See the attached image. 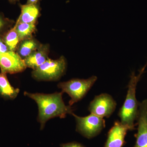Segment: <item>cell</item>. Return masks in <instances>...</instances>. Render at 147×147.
Masks as SVG:
<instances>
[{
  "label": "cell",
  "mask_w": 147,
  "mask_h": 147,
  "mask_svg": "<svg viewBox=\"0 0 147 147\" xmlns=\"http://www.w3.org/2000/svg\"><path fill=\"white\" fill-rule=\"evenodd\" d=\"M63 92L52 94L31 93L25 92L24 95L36 102L38 106V119L43 129L48 120L56 117L65 118L67 114L72 115L73 109L70 105H66L62 98Z\"/></svg>",
  "instance_id": "cell-1"
},
{
  "label": "cell",
  "mask_w": 147,
  "mask_h": 147,
  "mask_svg": "<svg viewBox=\"0 0 147 147\" xmlns=\"http://www.w3.org/2000/svg\"><path fill=\"white\" fill-rule=\"evenodd\" d=\"M147 65H145L138 75L134 72L131 74L126 98L118 113L121 122L130 127L131 130L134 129V121L137 120L139 110V103L136 97L137 84Z\"/></svg>",
  "instance_id": "cell-2"
},
{
  "label": "cell",
  "mask_w": 147,
  "mask_h": 147,
  "mask_svg": "<svg viewBox=\"0 0 147 147\" xmlns=\"http://www.w3.org/2000/svg\"><path fill=\"white\" fill-rule=\"evenodd\" d=\"M97 79L95 76L86 79H74L60 83L58 86L63 93H66L71 98L69 103L71 106L85 96Z\"/></svg>",
  "instance_id": "cell-3"
},
{
  "label": "cell",
  "mask_w": 147,
  "mask_h": 147,
  "mask_svg": "<svg viewBox=\"0 0 147 147\" xmlns=\"http://www.w3.org/2000/svg\"><path fill=\"white\" fill-rule=\"evenodd\" d=\"M66 62L63 57L57 60L48 59L45 62L34 69L33 77L39 81H55L59 79L65 73Z\"/></svg>",
  "instance_id": "cell-4"
},
{
  "label": "cell",
  "mask_w": 147,
  "mask_h": 147,
  "mask_svg": "<svg viewBox=\"0 0 147 147\" xmlns=\"http://www.w3.org/2000/svg\"><path fill=\"white\" fill-rule=\"evenodd\" d=\"M76 122V130L87 139H90L98 135L105 127V120L102 118L90 114L80 117L72 113Z\"/></svg>",
  "instance_id": "cell-5"
},
{
  "label": "cell",
  "mask_w": 147,
  "mask_h": 147,
  "mask_svg": "<svg viewBox=\"0 0 147 147\" xmlns=\"http://www.w3.org/2000/svg\"><path fill=\"white\" fill-rule=\"evenodd\" d=\"M117 103L113 97L107 93L101 94L94 97L89 106L91 114L103 118H108L115 110Z\"/></svg>",
  "instance_id": "cell-6"
},
{
  "label": "cell",
  "mask_w": 147,
  "mask_h": 147,
  "mask_svg": "<svg viewBox=\"0 0 147 147\" xmlns=\"http://www.w3.org/2000/svg\"><path fill=\"white\" fill-rule=\"evenodd\" d=\"M24 59L15 52L0 53L1 72L5 74H16L24 71L26 68Z\"/></svg>",
  "instance_id": "cell-7"
},
{
  "label": "cell",
  "mask_w": 147,
  "mask_h": 147,
  "mask_svg": "<svg viewBox=\"0 0 147 147\" xmlns=\"http://www.w3.org/2000/svg\"><path fill=\"white\" fill-rule=\"evenodd\" d=\"M137 120L138 131L134 147H147V99L139 103Z\"/></svg>",
  "instance_id": "cell-8"
},
{
  "label": "cell",
  "mask_w": 147,
  "mask_h": 147,
  "mask_svg": "<svg viewBox=\"0 0 147 147\" xmlns=\"http://www.w3.org/2000/svg\"><path fill=\"white\" fill-rule=\"evenodd\" d=\"M129 130H132L130 127L123 124L119 121H116L108 131L104 147H123L125 136Z\"/></svg>",
  "instance_id": "cell-9"
},
{
  "label": "cell",
  "mask_w": 147,
  "mask_h": 147,
  "mask_svg": "<svg viewBox=\"0 0 147 147\" xmlns=\"http://www.w3.org/2000/svg\"><path fill=\"white\" fill-rule=\"evenodd\" d=\"M48 48L46 45H40L36 50L24 59L26 66L35 69L48 59Z\"/></svg>",
  "instance_id": "cell-10"
},
{
  "label": "cell",
  "mask_w": 147,
  "mask_h": 147,
  "mask_svg": "<svg viewBox=\"0 0 147 147\" xmlns=\"http://www.w3.org/2000/svg\"><path fill=\"white\" fill-rule=\"evenodd\" d=\"M21 13L18 18L19 22L35 24L40 13L39 7L37 4H20Z\"/></svg>",
  "instance_id": "cell-11"
},
{
  "label": "cell",
  "mask_w": 147,
  "mask_h": 147,
  "mask_svg": "<svg viewBox=\"0 0 147 147\" xmlns=\"http://www.w3.org/2000/svg\"><path fill=\"white\" fill-rule=\"evenodd\" d=\"M20 92L18 88H15L11 85L6 74L0 73V96L7 100L15 99Z\"/></svg>",
  "instance_id": "cell-12"
},
{
  "label": "cell",
  "mask_w": 147,
  "mask_h": 147,
  "mask_svg": "<svg viewBox=\"0 0 147 147\" xmlns=\"http://www.w3.org/2000/svg\"><path fill=\"white\" fill-rule=\"evenodd\" d=\"M14 27L20 40L30 38L35 30V24H28L18 21Z\"/></svg>",
  "instance_id": "cell-13"
},
{
  "label": "cell",
  "mask_w": 147,
  "mask_h": 147,
  "mask_svg": "<svg viewBox=\"0 0 147 147\" xmlns=\"http://www.w3.org/2000/svg\"><path fill=\"white\" fill-rule=\"evenodd\" d=\"M39 46L34 40L30 38L25 40L18 46L17 53L24 59L36 50Z\"/></svg>",
  "instance_id": "cell-14"
},
{
  "label": "cell",
  "mask_w": 147,
  "mask_h": 147,
  "mask_svg": "<svg viewBox=\"0 0 147 147\" xmlns=\"http://www.w3.org/2000/svg\"><path fill=\"white\" fill-rule=\"evenodd\" d=\"M3 39L10 51L12 52L16 51L20 40L15 27L9 30L5 34Z\"/></svg>",
  "instance_id": "cell-15"
},
{
  "label": "cell",
  "mask_w": 147,
  "mask_h": 147,
  "mask_svg": "<svg viewBox=\"0 0 147 147\" xmlns=\"http://www.w3.org/2000/svg\"><path fill=\"white\" fill-rule=\"evenodd\" d=\"M61 147H85L84 145L76 142H70L66 144H61Z\"/></svg>",
  "instance_id": "cell-16"
},
{
  "label": "cell",
  "mask_w": 147,
  "mask_h": 147,
  "mask_svg": "<svg viewBox=\"0 0 147 147\" xmlns=\"http://www.w3.org/2000/svg\"><path fill=\"white\" fill-rule=\"evenodd\" d=\"M10 50L4 42L3 38L0 37V53H7Z\"/></svg>",
  "instance_id": "cell-17"
},
{
  "label": "cell",
  "mask_w": 147,
  "mask_h": 147,
  "mask_svg": "<svg viewBox=\"0 0 147 147\" xmlns=\"http://www.w3.org/2000/svg\"><path fill=\"white\" fill-rule=\"evenodd\" d=\"M7 21L4 16L0 13V32L5 28L7 24Z\"/></svg>",
  "instance_id": "cell-18"
},
{
  "label": "cell",
  "mask_w": 147,
  "mask_h": 147,
  "mask_svg": "<svg viewBox=\"0 0 147 147\" xmlns=\"http://www.w3.org/2000/svg\"><path fill=\"white\" fill-rule=\"evenodd\" d=\"M39 0H27L28 4H37Z\"/></svg>",
  "instance_id": "cell-19"
},
{
  "label": "cell",
  "mask_w": 147,
  "mask_h": 147,
  "mask_svg": "<svg viewBox=\"0 0 147 147\" xmlns=\"http://www.w3.org/2000/svg\"><path fill=\"white\" fill-rule=\"evenodd\" d=\"M9 1V2L12 3H16L17 1H19V0H8Z\"/></svg>",
  "instance_id": "cell-20"
}]
</instances>
